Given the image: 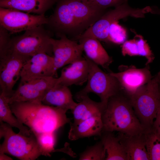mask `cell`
I'll use <instances>...</instances> for the list:
<instances>
[{
	"mask_svg": "<svg viewBox=\"0 0 160 160\" xmlns=\"http://www.w3.org/2000/svg\"><path fill=\"white\" fill-rule=\"evenodd\" d=\"M48 25L59 36L78 38L107 11L81 0H57Z\"/></svg>",
	"mask_w": 160,
	"mask_h": 160,
	"instance_id": "6da1fadb",
	"label": "cell"
},
{
	"mask_svg": "<svg viewBox=\"0 0 160 160\" xmlns=\"http://www.w3.org/2000/svg\"><path fill=\"white\" fill-rule=\"evenodd\" d=\"M9 105L16 117L34 135L55 132L71 121L66 114L67 110L41 101L14 102Z\"/></svg>",
	"mask_w": 160,
	"mask_h": 160,
	"instance_id": "7a4b0ae2",
	"label": "cell"
},
{
	"mask_svg": "<svg viewBox=\"0 0 160 160\" xmlns=\"http://www.w3.org/2000/svg\"><path fill=\"white\" fill-rule=\"evenodd\" d=\"M102 117L103 131L133 135L145 129L136 116L130 100L121 92L109 99Z\"/></svg>",
	"mask_w": 160,
	"mask_h": 160,
	"instance_id": "3957f363",
	"label": "cell"
},
{
	"mask_svg": "<svg viewBox=\"0 0 160 160\" xmlns=\"http://www.w3.org/2000/svg\"><path fill=\"white\" fill-rule=\"evenodd\" d=\"M130 100L142 125L145 129L152 128L160 103V70Z\"/></svg>",
	"mask_w": 160,
	"mask_h": 160,
	"instance_id": "277c9868",
	"label": "cell"
},
{
	"mask_svg": "<svg viewBox=\"0 0 160 160\" xmlns=\"http://www.w3.org/2000/svg\"><path fill=\"white\" fill-rule=\"evenodd\" d=\"M50 32L42 25L25 31L22 35L10 39L0 56L7 53H14L31 57L39 53L44 52L53 56Z\"/></svg>",
	"mask_w": 160,
	"mask_h": 160,
	"instance_id": "5b68a950",
	"label": "cell"
},
{
	"mask_svg": "<svg viewBox=\"0 0 160 160\" xmlns=\"http://www.w3.org/2000/svg\"><path fill=\"white\" fill-rule=\"evenodd\" d=\"M0 137L4 138L0 145V153H7L22 160H34L43 152L33 133L27 136L16 133L12 127L0 121Z\"/></svg>",
	"mask_w": 160,
	"mask_h": 160,
	"instance_id": "8992f818",
	"label": "cell"
},
{
	"mask_svg": "<svg viewBox=\"0 0 160 160\" xmlns=\"http://www.w3.org/2000/svg\"><path fill=\"white\" fill-rule=\"evenodd\" d=\"M149 12V6L141 9L132 8L128 5V0H127L114 9L107 11L78 39L81 37H91L95 38L99 40L108 42L109 29L112 23L128 16L144 17L145 15Z\"/></svg>",
	"mask_w": 160,
	"mask_h": 160,
	"instance_id": "52a82bcc",
	"label": "cell"
},
{
	"mask_svg": "<svg viewBox=\"0 0 160 160\" xmlns=\"http://www.w3.org/2000/svg\"><path fill=\"white\" fill-rule=\"evenodd\" d=\"M86 57L89 66L87 83L84 88L76 94L75 98L76 99L93 93L100 97L101 101L107 103L110 97L121 91L120 84L110 73L104 72L98 65Z\"/></svg>",
	"mask_w": 160,
	"mask_h": 160,
	"instance_id": "ba28073f",
	"label": "cell"
},
{
	"mask_svg": "<svg viewBox=\"0 0 160 160\" xmlns=\"http://www.w3.org/2000/svg\"><path fill=\"white\" fill-rule=\"evenodd\" d=\"M44 15H33L15 9L0 8V24L12 33L26 31L48 23Z\"/></svg>",
	"mask_w": 160,
	"mask_h": 160,
	"instance_id": "9c48e42d",
	"label": "cell"
},
{
	"mask_svg": "<svg viewBox=\"0 0 160 160\" xmlns=\"http://www.w3.org/2000/svg\"><path fill=\"white\" fill-rule=\"evenodd\" d=\"M117 73L110 72L119 82L121 92L129 100L141 87L152 78L149 65L143 68L134 65H121Z\"/></svg>",
	"mask_w": 160,
	"mask_h": 160,
	"instance_id": "30bf717a",
	"label": "cell"
},
{
	"mask_svg": "<svg viewBox=\"0 0 160 160\" xmlns=\"http://www.w3.org/2000/svg\"><path fill=\"white\" fill-rule=\"evenodd\" d=\"M0 57V92L10 97L15 91V84L20 78L23 66L31 57L14 53H7Z\"/></svg>",
	"mask_w": 160,
	"mask_h": 160,
	"instance_id": "8fae6325",
	"label": "cell"
},
{
	"mask_svg": "<svg viewBox=\"0 0 160 160\" xmlns=\"http://www.w3.org/2000/svg\"><path fill=\"white\" fill-rule=\"evenodd\" d=\"M58 78L53 77L20 82L17 89L8 98L9 104L14 102L41 101L45 95L57 84Z\"/></svg>",
	"mask_w": 160,
	"mask_h": 160,
	"instance_id": "7c38bea8",
	"label": "cell"
},
{
	"mask_svg": "<svg viewBox=\"0 0 160 160\" xmlns=\"http://www.w3.org/2000/svg\"><path fill=\"white\" fill-rule=\"evenodd\" d=\"M59 39L51 38L55 71L69 64L81 57L83 49L82 45L75 40L69 39L65 35L59 36Z\"/></svg>",
	"mask_w": 160,
	"mask_h": 160,
	"instance_id": "4fadbf2b",
	"label": "cell"
},
{
	"mask_svg": "<svg viewBox=\"0 0 160 160\" xmlns=\"http://www.w3.org/2000/svg\"><path fill=\"white\" fill-rule=\"evenodd\" d=\"M56 73L53 56L44 52L39 53L31 57L23 66L20 72V82L54 77Z\"/></svg>",
	"mask_w": 160,
	"mask_h": 160,
	"instance_id": "5bb4252c",
	"label": "cell"
},
{
	"mask_svg": "<svg viewBox=\"0 0 160 160\" xmlns=\"http://www.w3.org/2000/svg\"><path fill=\"white\" fill-rule=\"evenodd\" d=\"M89 66L86 56L81 57L63 69L57 84L67 87L81 85L87 81Z\"/></svg>",
	"mask_w": 160,
	"mask_h": 160,
	"instance_id": "9a60e30c",
	"label": "cell"
},
{
	"mask_svg": "<svg viewBox=\"0 0 160 160\" xmlns=\"http://www.w3.org/2000/svg\"><path fill=\"white\" fill-rule=\"evenodd\" d=\"M76 100L79 102L72 111L74 120L70 124L73 125H77L92 116H102L107 104L101 101H93L88 95L81 96Z\"/></svg>",
	"mask_w": 160,
	"mask_h": 160,
	"instance_id": "2e32d148",
	"label": "cell"
},
{
	"mask_svg": "<svg viewBox=\"0 0 160 160\" xmlns=\"http://www.w3.org/2000/svg\"><path fill=\"white\" fill-rule=\"evenodd\" d=\"M143 132L139 134L133 135L118 133L117 136L124 148L127 160H150Z\"/></svg>",
	"mask_w": 160,
	"mask_h": 160,
	"instance_id": "e0dca14e",
	"label": "cell"
},
{
	"mask_svg": "<svg viewBox=\"0 0 160 160\" xmlns=\"http://www.w3.org/2000/svg\"><path fill=\"white\" fill-rule=\"evenodd\" d=\"M43 104L73 111L77 104L73 98L68 87L57 84L49 89L43 97Z\"/></svg>",
	"mask_w": 160,
	"mask_h": 160,
	"instance_id": "ac0fdd59",
	"label": "cell"
},
{
	"mask_svg": "<svg viewBox=\"0 0 160 160\" xmlns=\"http://www.w3.org/2000/svg\"><path fill=\"white\" fill-rule=\"evenodd\" d=\"M78 40L79 43L82 45L83 51L88 59L105 69L108 68L113 60L98 39L93 37H84Z\"/></svg>",
	"mask_w": 160,
	"mask_h": 160,
	"instance_id": "d6986e66",
	"label": "cell"
},
{
	"mask_svg": "<svg viewBox=\"0 0 160 160\" xmlns=\"http://www.w3.org/2000/svg\"><path fill=\"white\" fill-rule=\"evenodd\" d=\"M103 129L102 116H92L77 125L70 124L68 138L70 140L74 141L92 136H100Z\"/></svg>",
	"mask_w": 160,
	"mask_h": 160,
	"instance_id": "ffe728a7",
	"label": "cell"
},
{
	"mask_svg": "<svg viewBox=\"0 0 160 160\" xmlns=\"http://www.w3.org/2000/svg\"><path fill=\"white\" fill-rule=\"evenodd\" d=\"M57 0H0V7L11 8L28 13L44 15Z\"/></svg>",
	"mask_w": 160,
	"mask_h": 160,
	"instance_id": "44dd1931",
	"label": "cell"
},
{
	"mask_svg": "<svg viewBox=\"0 0 160 160\" xmlns=\"http://www.w3.org/2000/svg\"><path fill=\"white\" fill-rule=\"evenodd\" d=\"M121 52L124 56H141L147 59L146 65H149L153 60V54L146 41L143 37L136 35L133 39L126 41L121 47Z\"/></svg>",
	"mask_w": 160,
	"mask_h": 160,
	"instance_id": "7402d4cb",
	"label": "cell"
},
{
	"mask_svg": "<svg viewBox=\"0 0 160 160\" xmlns=\"http://www.w3.org/2000/svg\"><path fill=\"white\" fill-rule=\"evenodd\" d=\"M100 136L106 152L105 160H127L123 146L113 132L103 131Z\"/></svg>",
	"mask_w": 160,
	"mask_h": 160,
	"instance_id": "603a6c76",
	"label": "cell"
},
{
	"mask_svg": "<svg viewBox=\"0 0 160 160\" xmlns=\"http://www.w3.org/2000/svg\"><path fill=\"white\" fill-rule=\"evenodd\" d=\"M9 97L0 92V121L7 124L12 127L18 128L19 133L27 136L33 134L30 129L24 126L13 115V113L8 102Z\"/></svg>",
	"mask_w": 160,
	"mask_h": 160,
	"instance_id": "cb8c5ba5",
	"label": "cell"
},
{
	"mask_svg": "<svg viewBox=\"0 0 160 160\" xmlns=\"http://www.w3.org/2000/svg\"><path fill=\"white\" fill-rule=\"evenodd\" d=\"M150 160H160V135L153 127L143 132Z\"/></svg>",
	"mask_w": 160,
	"mask_h": 160,
	"instance_id": "d4e9b609",
	"label": "cell"
},
{
	"mask_svg": "<svg viewBox=\"0 0 160 160\" xmlns=\"http://www.w3.org/2000/svg\"><path fill=\"white\" fill-rule=\"evenodd\" d=\"M106 154L102 141L100 140L94 145L89 146L79 155L80 160H105Z\"/></svg>",
	"mask_w": 160,
	"mask_h": 160,
	"instance_id": "484cf974",
	"label": "cell"
},
{
	"mask_svg": "<svg viewBox=\"0 0 160 160\" xmlns=\"http://www.w3.org/2000/svg\"><path fill=\"white\" fill-rule=\"evenodd\" d=\"M34 135L43 151V155L51 156L50 153L53 152L55 150V139L54 132L37 134Z\"/></svg>",
	"mask_w": 160,
	"mask_h": 160,
	"instance_id": "4316f807",
	"label": "cell"
},
{
	"mask_svg": "<svg viewBox=\"0 0 160 160\" xmlns=\"http://www.w3.org/2000/svg\"><path fill=\"white\" fill-rule=\"evenodd\" d=\"M127 37L126 30L118 24V21L111 25L108 32V42L119 44L124 42L126 41Z\"/></svg>",
	"mask_w": 160,
	"mask_h": 160,
	"instance_id": "83f0119b",
	"label": "cell"
},
{
	"mask_svg": "<svg viewBox=\"0 0 160 160\" xmlns=\"http://www.w3.org/2000/svg\"><path fill=\"white\" fill-rule=\"evenodd\" d=\"M127 0H91L87 2L101 9L106 10L108 8L116 7L124 2Z\"/></svg>",
	"mask_w": 160,
	"mask_h": 160,
	"instance_id": "f1b7e54d",
	"label": "cell"
},
{
	"mask_svg": "<svg viewBox=\"0 0 160 160\" xmlns=\"http://www.w3.org/2000/svg\"><path fill=\"white\" fill-rule=\"evenodd\" d=\"M8 31L6 29L0 26V54L4 51L11 39Z\"/></svg>",
	"mask_w": 160,
	"mask_h": 160,
	"instance_id": "f546056e",
	"label": "cell"
},
{
	"mask_svg": "<svg viewBox=\"0 0 160 160\" xmlns=\"http://www.w3.org/2000/svg\"><path fill=\"white\" fill-rule=\"evenodd\" d=\"M152 127L160 135V103L156 116L154 121Z\"/></svg>",
	"mask_w": 160,
	"mask_h": 160,
	"instance_id": "4dcf8cb0",
	"label": "cell"
},
{
	"mask_svg": "<svg viewBox=\"0 0 160 160\" xmlns=\"http://www.w3.org/2000/svg\"><path fill=\"white\" fill-rule=\"evenodd\" d=\"M150 12L153 14L160 15V9L156 6L150 7Z\"/></svg>",
	"mask_w": 160,
	"mask_h": 160,
	"instance_id": "1f68e13d",
	"label": "cell"
},
{
	"mask_svg": "<svg viewBox=\"0 0 160 160\" xmlns=\"http://www.w3.org/2000/svg\"><path fill=\"white\" fill-rule=\"evenodd\" d=\"M4 153H0V160H12V159L7 156Z\"/></svg>",
	"mask_w": 160,
	"mask_h": 160,
	"instance_id": "d6a6232c",
	"label": "cell"
},
{
	"mask_svg": "<svg viewBox=\"0 0 160 160\" xmlns=\"http://www.w3.org/2000/svg\"><path fill=\"white\" fill-rule=\"evenodd\" d=\"M82 1H85V2H88L90 1L91 0H82Z\"/></svg>",
	"mask_w": 160,
	"mask_h": 160,
	"instance_id": "836d02e7",
	"label": "cell"
}]
</instances>
